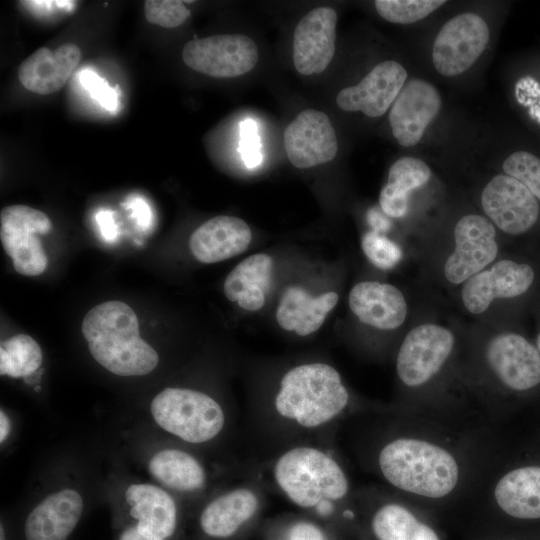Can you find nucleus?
<instances>
[{
	"mask_svg": "<svg viewBox=\"0 0 540 540\" xmlns=\"http://www.w3.org/2000/svg\"><path fill=\"white\" fill-rule=\"evenodd\" d=\"M43 359L39 344L29 335L17 334L1 342L0 374L13 378L34 373Z\"/></svg>",
	"mask_w": 540,
	"mask_h": 540,
	"instance_id": "obj_30",
	"label": "nucleus"
},
{
	"mask_svg": "<svg viewBox=\"0 0 540 540\" xmlns=\"http://www.w3.org/2000/svg\"><path fill=\"white\" fill-rule=\"evenodd\" d=\"M490 32L485 20L473 12L448 20L438 32L432 62L443 76H457L468 70L488 45Z\"/></svg>",
	"mask_w": 540,
	"mask_h": 540,
	"instance_id": "obj_8",
	"label": "nucleus"
},
{
	"mask_svg": "<svg viewBox=\"0 0 540 540\" xmlns=\"http://www.w3.org/2000/svg\"><path fill=\"white\" fill-rule=\"evenodd\" d=\"M272 266V258L264 253L251 255L241 261L224 281L227 299L248 311L261 309L265 303Z\"/></svg>",
	"mask_w": 540,
	"mask_h": 540,
	"instance_id": "obj_26",
	"label": "nucleus"
},
{
	"mask_svg": "<svg viewBox=\"0 0 540 540\" xmlns=\"http://www.w3.org/2000/svg\"><path fill=\"white\" fill-rule=\"evenodd\" d=\"M493 224L477 214L463 216L454 228L455 250L447 258L444 275L452 284L466 282L497 256Z\"/></svg>",
	"mask_w": 540,
	"mask_h": 540,
	"instance_id": "obj_10",
	"label": "nucleus"
},
{
	"mask_svg": "<svg viewBox=\"0 0 540 540\" xmlns=\"http://www.w3.org/2000/svg\"><path fill=\"white\" fill-rule=\"evenodd\" d=\"M486 359L495 376L509 389L525 391L540 383V353L519 334L493 337L487 345Z\"/></svg>",
	"mask_w": 540,
	"mask_h": 540,
	"instance_id": "obj_15",
	"label": "nucleus"
},
{
	"mask_svg": "<svg viewBox=\"0 0 540 540\" xmlns=\"http://www.w3.org/2000/svg\"><path fill=\"white\" fill-rule=\"evenodd\" d=\"M361 246L369 261L380 269H391L402 258V251L397 244L374 231L364 234Z\"/></svg>",
	"mask_w": 540,
	"mask_h": 540,
	"instance_id": "obj_33",
	"label": "nucleus"
},
{
	"mask_svg": "<svg viewBox=\"0 0 540 540\" xmlns=\"http://www.w3.org/2000/svg\"><path fill=\"white\" fill-rule=\"evenodd\" d=\"M432 172L429 166L415 157H402L392 164L387 183L380 191L379 202L388 216L399 218L408 209L409 193L425 185Z\"/></svg>",
	"mask_w": 540,
	"mask_h": 540,
	"instance_id": "obj_27",
	"label": "nucleus"
},
{
	"mask_svg": "<svg viewBox=\"0 0 540 540\" xmlns=\"http://www.w3.org/2000/svg\"><path fill=\"white\" fill-rule=\"evenodd\" d=\"M134 310L119 300L90 309L82 321V334L93 358L119 376H142L159 362L157 352L139 334Z\"/></svg>",
	"mask_w": 540,
	"mask_h": 540,
	"instance_id": "obj_1",
	"label": "nucleus"
},
{
	"mask_svg": "<svg viewBox=\"0 0 540 540\" xmlns=\"http://www.w3.org/2000/svg\"><path fill=\"white\" fill-rule=\"evenodd\" d=\"M119 540H160L151 536H146L140 533L136 526L126 529Z\"/></svg>",
	"mask_w": 540,
	"mask_h": 540,
	"instance_id": "obj_40",
	"label": "nucleus"
},
{
	"mask_svg": "<svg viewBox=\"0 0 540 540\" xmlns=\"http://www.w3.org/2000/svg\"><path fill=\"white\" fill-rule=\"evenodd\" d=\"M444 3V0H376L374 5L383 19L410 24L426 18Z\"/></svg>",
	"mask_w": 540,
	"mask_h": 540,
	"instance_id": "obj_31",
	"label": "nucleus"
},
{
	"mask_svg": "<svg viewBox=\"0 0 540 540\" xmlns=\"http://www.w3.org/2000/svg\"><path fill=\"white\" fill-rule=\"evenodd\" d=\"M503 171L524 184L540 200V158L527 151H517L503 162Z\"/></svg>",
	"mask_w": 540,
	"mask_h": 540,
	"instance_id": "obj_32",
	"label": "nucleus"
},
{
	"mask_svg": "<svg viewBox=\"0 0 540 540\" xmlns=\"http://www.w3.org/2000/svg\"><path fill=\"white\" fill-rule=\"evenodd\" d=\"M287 540H326V537L317 525L301 521L290 528Z\"/></svg>",
	"mask_w": 540,
	"mask_h": 540,
	"instance_id": "obj_37",
	"label": "nucleus"
},
{
	"mask_svg": "<svg viewBox=\"0 0 540 540\" xmlns=\"http://www.w3.org/2000/svg\"><path fill=\"white\" fill-rule=\"evenodd\" d=\"M372 530L378 540H440L430 526L395 503L383 505L376 511Z\"/></svg>",
	"mask_w": 540,
	"mask_h": 540,
	"instance_id": "obj_29",
	"label": "nucleus"
},
{
	"mask_svg": "<svg viewBox=\"0 0 540 540\" xmlns=\"http://www.w3.org/2000/svg\"><path fill=\"white\" fill-rule=\"evenodd\" d=\"M10 432V421L3 410L0 412V441L1 443L7 438Z\"/></svg>",
	"mask_w": 540,
	"mask_h": 540,
	"instance_id": "obj_41",
	"label": "nucleus"
},
{
	"mask_svg": "<svg viewBox=\"0 0 540 540\" xmlns=\"http://www.w3.org/2000/svg\"><path fill=\"white\" fill-rule=\"evenodd\" d=\"M255 42L243 34L213 35L185 44L182 59L191 69L215 78H232L251 71L258 62Z\"/></svg>",
	"mask_w": 540,
	"mask_h": 540,
	"instance_id": "obj_7",
	"label": "nucleus"
},
{
	"mask_svg": "<svg viewBox=\"0 0 540 540\" xmlns=\"http://www.w3.org/2000/svg\"><path fill=\"white\" fill-rule=\"evenodd\" d=\"M337 13L330 7L309 11L293 35V63L305 76L322 73L335 52Z\"/></svg>",
	"mask_w": 540,
	"mask_h": 540,
	"instance_id": "obj_14",
	"label": "nucleus"
},
{
	"mask_svg": "<svg viewBox=\"0 0 540 540\" xmlns=\"http://www.w3.org/2000/svg\"><path fill=\"white\" fill-rule=\"evenodd\" d=\"M125 498L131 506L130 514L137 519V530L160 540L171 536L177 522V510L171 496L151 484H132Z\"/></svg>",
	"mask_w": 540,
	"mask_h": 540,
	"instance_id": "obj_22",
	"label": "nucleus"
},
{
	"mask_svg": "<svg viewBox=\"0 0 540 540\" xmlns=\"http://www.w3.org/2000/svg\"><path fill=\"white\" fill-rule=\"evenodd\" d=\"M273 476L283 494L302 508L339 501L349 491L348 478L339 463L310 446L284 452L274 464Z\"/></svg>",
	"mask_w": 540,
	"mask_h": 540,
	"instance_id": "obj_4",
	"label": "nucleus"
},
{
	"mask_svg": "<svg viewBox=\"0 0 540 540\" xmlns=\"http://www.w3.org/2000/svg\"><path fill=\"white\" fill-rule=\"evenodd\" d=\"M239 130V152L241 158L248 168H255L262 162L261 143L257 124L253 119L247 118L240 123Z\"/></svg>",
	"mask_w": 540,
	"mask_h": 540,
	"instance_id": "obj_35",
	"label": "nucleus"
},
{
	"mask_svg": "<svg viewBox=\"0 0 540 540\" xmlns=\"http://www.w3.org/2000/svg\"><path fill=\"white\" fill-rule=\"evenodd\" d=\"M127 207L133 211V216L137 219L140 225L147 227L150 221V210L146 202L142 198H132Z\"/></svg>",
	"mask_w": 540,
	"mask_h": 540,
	"instance_id": "obj_38",
	"label": "nucleus"
},
{
	"mask_svg": "<svg viewBox=\"0 0 540 540\" xmlns=\"http://www.w3.org/2000/svg\"><path fill=\"white\" fill-rule=\"evenodd\" d=\"M378 465L392 486L432 499L452 493L460 476L457 460L448 450L418 438H396L385 444Z\"/></svg>",
	"mask_w": 540,
	"mask_h": 540,
	"instance_id": "obj_2",
	"label": "nucleus"
},
{
	"mask_svg": "<svg viewBox=\"0 0 540 540\" xmlns=\"http://www.w3.org/2000/svg\"><path fill=\"white\" fill-rule=\"evenodd\" d=\"M440 108V94L431 83L419 78L408 80L389 113L390 126L397 142L404 147L416 145Z\"/></svg>",
	"mask_w": 540,
	"mask_h": 540,
	"instance_id": "obj_13",
	"label": "nucleus"
},
{
	"mask_svg": "<svg viewBox=\"0 0 540 540\" xmlns=\"http://www.w3.org/2000/svg\"><path fill=\"white\" fill-rule=\"evenodd\" d=\"M405 68L394 60L377 64L358 84L342 89L336 103L341 110L361 111L369 117L386 113L406 83Z\"/></svg>",
	"mask_w": 540,
	"mask_h": 540,
	"instance_id": "obj_16",
	"label": "nucleus"
},
{
	"mask_svg": "<svg viewBox=\"0 0 540 540\" xmlns=\"http://www.w3.org/2000/svg\"><path fill=\"white\" fill-rule=\"evenodd\" d=\"M349 393L338 371L325 363L290 369L281 379L274 406L284 419L303 428H318L338 417Z\"/></svg>",
	"mask_w": 540,
	"mask_h": 540,
	"instance_id": "obj_3",
	"label": "nucleus"
},
{
	"mask_svg": "<svg viewBox=\"0 0 540 540\" xmlns=\"http://www.w3.org/2000/svg\"><path fill=\"white\" fill-rule=\"evenodd\" d=\"M146 20L164 28H174L183 24L190 16L189 9L182 1L147 0L144 2Z\"/></svg>",
	"mask_w": 540,
	"mask_h": 540,
	"instance_id": "obj_34",
	"label": "nucleus"
},
{
	"mask_svg": "<svg viewBox=\"0 0 540 540\" xmlns=\"http://www.w3.org/2000/svg\"><path fill=\"white\" fill-rule=\"evenodd\" d=\"M481 204L493 223L511 235L528 231L539 216L536 197L524 184L507 174H498L487 183L481 194Z\"/></svg>",
	"mask_w": 540,
	"mask_h": 540,
	"instance_id": "obj_11",
	"label": "nucleus"
},
{
	"mask_svg": "<svg viewBox=\"0 0 540 540\" xmlns=\"http://www.w3.org/2000/svg\"><path fill=\"white\" fill-rule=\"evenodd\" d=\"M82 86L103 108L115 111L117 108V92L108 83L90 69L83 70L79 75Z\"/></svg>",
	"mask_w": 540,
	"mask_h": 540,
	"instance_id": "obj_36",
	"label": "nucleus"
},
{
	"mask_svg": "<svg viewBox=\"0 0 540 540\" xmlns=\"http://www.w3.org/2000/svg\"><path fill=\"white\" fill-rule=\"evenodd\" d=\"M349 307L362 323L381 330L398 328L407 316L401 291L377 281L357 283L349 293Z\"/></svg>",
	"mask_w": 540,
	"mask_h": 540,
	"instance_id": "obj_20",
	"label": "nucleus"
},
{
	"mask_svg": "<svg viewBox=\"0 0 540 540\" xmlns=\"http://www.w3.org/2000/svg\"><path fill=\"white\" fill-rule=\"evenodd\" d=\"M83 511L81 495L73 489H63L49 495L28 515L25 522L26 540H67Z\"/></svg>",
	"mask_w": 540,
	"mask_h": 540,
	"instance_id": "obj_21",
	"label": "nucleus"
},
{
	"mask_svg": "<svg viewBox=\"0 0 540 540\" xmlns=\"http://www.w3.org/2000/svg\"><path fill=\"white\" fill-rule=\"evenodd\" d=\"M251 239V229L244 220L220 215L195 229L188 245L199 262L210 264L241 254L248 248Z\"/></svg>",
	"mask_w": 540,
	"mask_h": 540,
	"instance_id": "obj_18",
	"label": "nucleus"
},
{
	"mask_svg": "<svg viewBox=\"0 0 540 540\" xmlns=\"http://www.w3.org/2000/svg\"><path fill=\"white\" fill-rule=\"evenodd\" d=\"M258 507L259 498L252 489H233L204 508L200 517L201 528L214 538L229 537L254 516Z\"/></svg>",
	"mask_w": 540,
	"mask_h": 540,
	"instance_id": "obj_25",
	"label": "nucleus"
},
{
	"mask_svg": "<svg viewBox=\"0 0 540 540\" xmlns=\"http://www.w3.org/2000/svg\"><path fill=\"white\" fill-rule=\"evenodd\" d=\"M537 349H538V351L540 353V333H539V335L537 337Z\"/></svg>",
	"mask_w": 540,
	"mask_h": 540,
	"instance_id": "obj_42",
	"label": "nucleus"
},
{
	"mask_svg": "<svg viewBox=\"0 0 540 540\" xmlns=\"http://www.w3.org/2000/svg\"><path fill=\"white\" fill-rule=\"evenodd\" d=\"M499 508L518 519L540 518V466H523L504 474L496 483Z\"/></svg>",
	"mask_w": 540,
	"mask_h": 540,
	"instance_id": "obj_24",
	"label": "nucleus"
},
{
	"mask_svg": "<svg viewBox=\"0 0 540 540\" xmlns=\"http://www.w3.org/2000/svg\"><path fill=\"white\" fill-rule=\"evenodd\" d=\"M148 468L160 483L177 491H196L206 481L201 464L189 453L178 449L157 452L150 459Z\"/></svg>",
	"mask_w": 540,
	"mask_h": 540,
	"instance_id": "obj_28",
	"label": "nucleus"
},
{
	"mask_svg": "<svg viewBox=\"0 0 540 540\" xmlns=\"http://www.w3.org/2000/svg\"><path fill=\"white\" fill-rule=\"evenodd\" d=\"M156 423L189 443H203L224 427L222 407L209 395L186 388H165L151 402Z\"/></svg>",
	"mask_w": 540,
	"mask_h": 540,
	"instance_id": "obj_5",
	"label": "nucleus"
},
{
	"mask_svg": "<svg viewBox=\"0 0 540 540\" xmlns=\"http://www.w3.org/2000/svg\"><path fill=\"white\" fill-rule=\"evenodd\" d=\"M52 229L48 215L26 205H9L0 213V239L14 269L24 276L42 274L48 258L38 234Z\"/></svg>",
	"mask_w": 540,
	"mask_h": 540,
	"instance_id": "obj_6",
	"label": "nucleus"
},
{
	"mask_svg": "<svg viewBox=\"0 0 540 540\" xmlns=\"http://www.w3.org/2000/svg\"><path fill=\"white\" fill-rule=\"evenodd\" d=\"M338 302L335 292L312 296L304 288L288 287L281 296L276 319L281 328L307 336L317 331Z\"/></svg>",
	"mask_w": 540,
	"mask_h": 540,
	"instance_id": "obj_23",
	"label": "nucleus"
},
{
	"mask_svg": "<svg viewBox=\"0 0 540 540\" xmlns=\"http://www.w3.org/2000/svg\"><path fill=\"white\" fill-rule=\"evenodd\" d=\"M534 277V271L528 264L498 261L465 282L461 293L463 304L470 313L481 314L494 299L513 298L525 293Z\"/></svg>",
	"mask_w": 540,
	"mask_h": 540,
	"instance_id": "obj_17",
	"label": "nucleus"
},
{
	"mask_svg": "<svg viewBox=\"0 0 540 540\" xmlns=\"http://www.w3.org/2000/svg\"><path fill=\"white\" fill-rule=\"evenodd\" d=\"M81 58L80 48L73 43L55 50L41 47L25 59L18 68V79L27 90L47 95L62 88Z\"/></svg>",
	"mask_w": 540,
	"mask_h": 540,
	"instance_id": "obj_19",
	"label": "nucleus"
},
{
	"mask_svg": "<svg viewBox=\"0 0 540 540\" xmlns=\"http://www.w3.org/2000/svg\"><path fill=\"white\" fill-rule=\"evenodd\" d=\"M453 333L436 324L414 327L404 338L396 359L400 380L418 387L435 376L452 353Z\"/></svg>",
	"mask_w": 540,
	"mask_h": 540,
	"instance_id": "obj_9",
	"label": "nucleus"
},
{
	"mask_svg": "<svg viewBox=\"0 0 540 540\" xmlns=\"http://www.w3.org/2000/svg\"><path fill=\"white\" fill-rule=\"evenodd\" d=\"M284 146L290 163L299 169L330 162L338 151L331 121L316 109L301 111L286 127Z\"/></svg>",
	"mask_w": 540,
	"mask_h": 540,
	"instance_id": "obj_12",
	"label": "nucleus"
},
{
	"mask_svg": "<svg viewBox=\"0 0 540 540\" xmlns=\"http://www.w3.org/2000/svg\"><path fill=\"white\" fill-rule=\"evenodd\" d=\"M96 220L100 227L102 236L106 240H109V241L114 240L116 237V228H115L114 220L112 217V213L109 211H100L96 215Z\"/></svg>",
	"mask_w": 540,
	"mask_h": 540,
	"instance_id": "obj_39",
	"label": "nucleus"
},
{
	"mask_svg": "<svg viewBox=\"0 0 540 540\" xmlns=\"http://www.w3.org/2000/svg\"><path fill=\"white\" fill-rule=\"evenodd\" d=\"M1 536H0V539L1 540H4V531H3V526L1 525Z\"/></svg>",
	"mask_w": 540,
	"mask_h": 540,
	"instance_id": "obj_43",
	"label": "nucleus"
}]
</instances>
